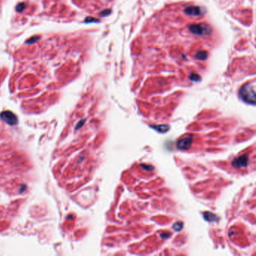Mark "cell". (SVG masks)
Masks as SVG:
<instances>
[{"instance_id": "2", "label": "cell", "mask_w": 256, "mask_h": 256, "mask_svg": "<svg viewBox=\"0 0 256 256\" xmlns=\"http://www.w3.org/2000/svg\"><path fill=\"white\" fill-rule=\"evenodd\" d=\"M192 143V135H187L177 141V147L180 150H186Z\"/></svg>"}, {"instance_id": "7", "label": "cell", "mask_w": 256, "mask_h": 256, "mask_svg": "<svg viewBox=\"0 0 256 256\" xmlns=\"http://www.w3.org/2000/svg\"><path fill=\"white\" fill-rule=\"evenodd\" d=\"M173 228H174V229L175 231H180L182 230V228H183V223L176 222L174 225Z\"/></svg>"}, {"instance_id": "4", "label": "cell", "mask_w": 256, "mask_h": 256, "mask_svg": "<svg viewBox=\"0 0 256 256\" xmlns=\"http://www.w3.org/2000/svg\"><path fill=\"white\" fill-rule=\"evenodd\" d=\"M1 117L3 120L8 123L10 125H14L17 122V117H15L14 113H11L10 111H5L1 114Z\"/></svg>"}, {"instance_id": "8", "label": "cell", "mask_w": 256, "mask_h": 256, "mask_svg": "<svg viewBox=\"0 0 256 256\" xmlns=\"http://www.w3.org/2000/svg\"><path fill=\"white\" fill-rule=\"evenodd\" d=\"M141 166H142V168H143V169L147 170V171H152V170H153V168L152 167L151 165H147L148 167L147 168H145V165H141Z\"/></svg>"}, {"instance_id": "3", "label": "cell", "mask_w": 256, "mask_h": 256, "mask_svg": "<svg viewBox=\"0 0 256 256\" xmlns=\"http://www.w3.org/2000/svg\"><path fill=\"white\" fill-rule=\"evenodd\" d=\"M249 162V157L246 155H243L237 157L236 159H234L232 162V165L234 167L237 168H242L247 166Z\"/></svg>"}, {"instance_id": "5", "label": "cell", "mask_w": 256, "mask_h": 256, "mask_svg": "<svg viewBox=\"0 0 256 256\" xmlns=\"http://www.w3.org/2000/svg\"><path fill=\"white\" fill-rule=\"evenodd\" d=\"M204 217L206 221L209 222H214V221H218V218L215 214L210 212H205L204 213Z\"/></svg>"}, {"instance_id": "6", "label": "cell", "mask_w": 256, "mask_h": 256, "mask_svg": "<svg viewBox=\"0 0 256 256\" xmlns=\"http://www.w3.org/2000/svg\"><path fill=\"white\" fill-rule=\"evenodd\" d=\"M151 127L153 128L154 129H155L156 131L161 132V133H165V132L168 131L170 126L167 125H153V126H151Z\"/></svg>"}, {"instance_id": "1", "label": "cell", "mask_w": 256, "mask_h": 256, "mask_svg": "<svg viewBox=\"0 0 256 256\" xmlns=\"http://www.w3.org/2000/svg\"><path fill=\"white\" fill-rule=\"evenodd\" d=\"M240 97L243 101L248 103L255 105V84H247L243 86L240 92Z\"/></svg>"}]
</instances>
